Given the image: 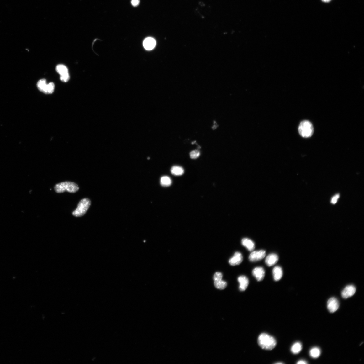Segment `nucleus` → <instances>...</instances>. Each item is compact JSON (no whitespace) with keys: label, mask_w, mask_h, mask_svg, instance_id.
Returning a JSON list of instances; mask_svg holds the SVG:
<instances>
[{"label":"nucleus","mask_w":364,"mask_h":364,"mask_svg":"<svg viewBox=\"0 0 364 364\" xmlns=\"http://www.w3.org/2000/svg\"><path fill=\"white\" fill-rule=\"evenodd\" d=\"M260 346L262 349L271 350L276 347L277 341L273 337L266 333H262L259 336L258 340Z\"/></svg>","instance_id":"f257e3e1"},{"label":"nucleus","mask_w":364,"mask_h":364,"mask_svg":"<svg viewBox=\"0 0 364 364\" xmlns=\"http://www.w3.org/2000/svg\"><path fill=\"white\" fill-rule=\"evenodd\" d=\"M54 189L57 193L65 192L74 193L79 190V187L77 184L74 182H65L56 184L54 187Z\"/></svg>","instance_id":"f03ea898"},{"label":"nucleus","mask_w":364,"mask_h":364,"mask_svg":"<svg viewBox=\"0 0 364 364\" xmlns=\"http://www.w3.org/2000/svg\"><path fill=\"white\" fill-rule=\"evenodd\" d=\"M91 204V200L88 198H85L81 200L77 208L72 213L73 215L76 217L83 216L86 213Z\"/></svg>","instance_id":"7ed1b4c3"},{"label":"nucleus","mask_w":364,"mask_h":364,"mask_svg":"<svg viewBox=\"0 0 364 364\" xmlns=\"http://www.w3.org/2000/svg\"><path fill=\"white\" fill-rule=\"evenodd\" d=\"M298 132L300 135L303 137H311L314 133V128L312 124L308 120L302 121L299 125Z\"/></svg>","instance_id":"20e7f679"},{"label":"nucleus","mask_w":364,"mask_h":364,"mask_svg":"<svg viewBox=\"0 0 364 364\" xmlns=\"http://www.w3.org/2000/svg\"><path fill=\"white\" fill-rule=\"evenodd\" d=\"M37 87L39 90L46 94L53 93L55 87V84L52 82L47 84L46 80L44 79H40L38 81Z\"/></svg>","instance_id":"39448f33"},{"label":"nucleus","mask_w":364,"mask_h":364,"mask_svg":"<svg viewBox=\"0 0 364 364\" xmlns=\"http://www.w3.org/2000/svg\"><path fill=\"white\" fill-rule=\"evenodd\" d=\"M266 255V251L264 250L253 251L250 255L249 259L251 262H257L263 259Z\"/></svg>","instance_id":"423d86ee"},{"label":"nucleus","mask_w":364,"mask_h":364,"mask_svg":"<svg viewBox=\"0 0 364 364\" xmlns=\"http://www.w3.org/2000/svg\"><path fill=\"white\" fill-rule=\"evenodd\" d=\"M339 307V301L335 298H331L328 300L327 307L328 310L331 313L336 312Z\"/></svg>","instance_id":"0eeeda50"},{"label":"nucleus","mask_w":364,"mask_h":364,"mask_svg":"<svg viewBox=\"0 0 364 364\" xmlns=\"http://www.w3.org/2000/svg\"><path fill=\"white\" fill-rule=\"evenodd\" d=\"M356 291V288L352 285L346 286L341 293V296L345 299H347L353 296Z\"/></svg>","instance_id":"6e6552de"},{"label":"nucleus","mask_w":364,"mask_h":364,"mask_svg":"<svg viewBox=\"0 0 364 364\" xmlns=\"http://www.w3.org/2000/svg\"><path fill=\"white\" fill-rule=\"evenodd\" d=\"M243 261L242 254L239 252L235 253L233 257L229 260V262L231 266H235L241 263Z\"/></svg>","instance_id":"1a4fd4ad"},{"label":"nucleus","mask_w":364,"mask_h":364,"mask_svg":"<svg viewBox=\"0 0 364 364\" xmlns=\"http://www.w3.org/2000/svg\"><path fill=\"white\" fill-rule=\"evenodd\" d=\"M253 276L258 281H262L264 277L265 272L264 269L261 267L255 268L252 271Z\"/></svg>","instance_id":"9d476101"},{"label":"nucleus","mask_w":364,"mask_h":364,"mask_svg":"<svg viewBox=\"0 0 364 364\" xmlns=\"http://www.w3.org/2000/svg\"><path fill=\"white\" fill-rule=\"evenodd\" d=\"M238 281L240 285L239 287L240 290L241 291H245L249 284L248 278L245 276H240L238 277Z\"/></svg>","instance_id":"9b49d317"},{"label":"nucleus","mask_w":364,"mask_h":364,"mask_svg":"<svg viewBox=\"0 0 364 364\" xmlns=\"http://www.w3.org/2000/svg\"><path fill=\"white\" fill-rule=\"evenodd\" d=\"M278 260V256L275 254L269 255L266 257L265 262L269 267H271L277 263Z\"/></svg>","instance_id":"f8f14e48"},{"label":"nucleus","mask_w":364,"mask_h":364,"mask_svg":"<svg viewBox=\"0 0 364 364\" xmlns=\"http://www.w3.org/2000/svg\"><path fill=\"white\" fill-rule=\"evenodd\" d=\"M156 42L155 40L152 38H146L143 42V46L147 50H150L155 46Z\"/></svg>","instance_id":"ddd939ff"},{"label":"nucleus","mask_w":364,"mask_h":364,"mask_svg":"<svg viewBox=\"0 0 364 364\" xmlns=\"http://www.w3.org/2000/svg\"><path fill=\"white\" fill-rule=\"evenodd\" d=\"M243 245L246 247L250 251H253L255 248V245L254 242L248 238H244L241 240Z\"/></svg>","instance_id":"4468645a"},{"label":"nucleus","mask_w":364,"mask_h":364,"mask_svg":"<svg viewBox=\"0 0 364 364\" xmlns=\"http://www.w3.org/2000/svg\"><path fill=\"white\" fill-rule=\"evenodd\" d=\"M273 275L274 279L275 281H278L280 280L283 275L282 268L279 266H276L274 267L273 270Z\"/></svg>","instance_id":"2eb2a0df"},{"label":"nucleus","mask_w":364,"mask_h":364,"mask_svg":"<svg viewBox=\"0 0 364 364\" xmlns=\"http://www.w3.org/2000/svg\"><path fill=\"white\" fill-rule=\"evenodd\" d=\"M56 71L60 76L69 74L68 70L67 67L63 65H58L56 67Z\"/></svg>","instance_id":"dca6fc26"},{"label":"nucleus","mask_w":364,"mask_h":364,"mask_svg":"<svg viewBox=\"0 0 364 364\" xmlns=\"http://www.w3.org/2000/svg\"><path fill=\"white\" fill-rule=\"evenodd\" d=\"M171 173L176 176H179L182 175L184 172L183 169L180 166H175L172 167L171 169Z\"/></svg>","instance_id":"f3484780"},{"label":"nucleus","mask_w":364,"mask_h":364,"mask_svg":"<svg viewBox=\"0 0 364 364\" xmlns=\"http://www.w3.org/2000/svg\"><path fill=\"white\" fill-rule=\"evenodd\" d=\"M310 356L314 358H317L320 356L321 351L320 348L317 347H314L309 351Z\"/></svg>","instance_id":"a211bd4d"},{"label":"nucleus","mask_w":364,"mask_h":364,"mask_svg":"<svg viewBox=\"0 0 364 364\" xmlns=\"http://www.w3.org/2000/svg\"><path fill=\"white\" fill-rule=\"evenodd\" d=\"M302 344L299 342L295 343L293 344L291 348V351L294 354L299 353L302 350Z\"/></svg>","instance_id":"6ab92c4d"},{"label":"nucleus","mask_w":364,"mask_h":364,"mask_svg":"<svg viewBox=\"0 0 364 364\" xmlns=\"http://www.w3.org/2000/svg\"><path fill=\"white\" fill-rule=\"evenodd\" d=\"M160 183L161 186L164 187H168L171 185L172 181L168 176L162 177L160 179Z\"/></svg>","instance_id":"aec40b11"},{"label":"nucleus","mask_w":364,"mask_h":364,"mask_svg":"<svg viewBox=\"0 0 364 364\" xmlns=\"http://www.w3.org/2000/svg\"><path fill=\"white\" fill-rule=\"evenodd\" d=\"M214 285L217 288L220 290H223L226 288L227 287V283L225 281L221 280L218 281H214Z\"/></svg>","instance_id":"412c9836"},{"label":"nucleus","mask_w":364,"mask_h":364,"mask_svg":"<svg viewBox=\"0 0 364 364\" xmlns=\"http://www.w3.org/2000/svg\"><path fill=\"white\" fill-rule=\"evenodd\" d=\"M200 152L197 150L192 151L190 153L191 158L192 159H196L199 156Z\"/></svg>","instance_id":"4be33fe9"},{"label":"nucleus","mask_w":364,"mask_h":364,"mask_svg":"<svg viewBox=\"0 0 364 364\" xmlns=\"http://www.w3.org/2000/svg\"><path fill=\"white\" fill-rule=\"evenodd\" d=\"M223 275L221 273L217 272L214 274L213 277V280L214 281H218L222 280Z\"/></svg>","instance_id":"5701e85b"},{"label":"nucleus","mask_w":364,"mask_h":364,"mask_svg":"<svg viewBox=\"0 0 364 364\" xmlns=\"http://www.w3.org/2000/svg\"><path fill=\"white\" fill-rule=\"evenodd\" d=\"M70 78L69 74L64 76H60V79L62 82H68Z\"/></svg>","instance_id":"b1692460"},{"label":"nucleus","mask_w":364,"mask_h":364,"mask_svg":"<svg viewBox=\"0 0 364 364\" xmlns=\"http://www.w3.org/2000/svg\"><path fill=\"white\" fill-rule=\"evenodd\" d=\"M339 197L340 195L339 194H337L332 197L331 200V203L332 204H335L336 203L337 200L339 198Z\"/></svg>","instance_id":"393cba45"},{"label":"nucleus","mask_w":364,"mask_h":364,"mask_svg":"<svg viewBox=\"0 0 364 364\" xmlns=\"http://www.w3.org/2000/svg\"><path fill=\"white\" fill-rule=\"evenodd\" d=\"M139 3V0H132V3L134 6H137Z\"/></svg>","instance_id":"a878e982"},{"label":"nucleus","mask_w":364,"mask_h":364,"mask_svg":"<svg viewBox=\"0 0 364 364\" xmlns=\"http://www.w3.org/2000/svg\"><path fill=\"white\" fill-rule=\"evenodd\" d=\"M308 362L305 361L304 360H301L299 361L297 364H306Z\"/></svg>","instance_id":"bb28decb"},{"label":"nucleus","mask_w":364,"mask_h":364,"mask_svg":"<svg viewBox=\"0 0 364 364\" xmlns=\"http://www.w3.org/2000/svg\"><path fill=\"white\" fill-rule=\"evenodd\" d=\"M214 125L213 126V129H215L217 128L218 126L217 125V124L216 123H215L214 122Z\"/></svg>","instance_id":"cd10ccee"},{"label":"nucleus","mask_w":364,"mask_h":364,"mask_svg":"<svg viewBox=\"0 0 364 364\" xmlns=\"http://www.w3.org/2000/svg\"><path fill=\"white\" fill-rule=\"evenodd\" d=\"M331 0H322L323 2L328 3L330 2Z\"/></svg>","instance_id":"c85d7f7f"}]
</instances>
